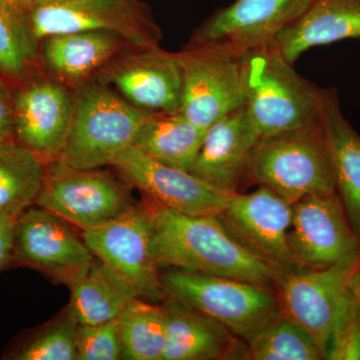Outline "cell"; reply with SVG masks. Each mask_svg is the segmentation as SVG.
<instances>
[{
  "label": "cell",
  "mask_w": 360,
  "mask_h": 360,
  "mask_svg": "<svg viewBox=\"0 0 360 360\" xmlns=\"http://www.w3.org/2000/svg\"><path fill=\"white\" fill-rule=\"evenodd\" d=\"M357 233H359V264H357L356 271H355V276H357V278L360 281V226L356 229Z\"/></svg>",
  "instance_id": "36"
},
{
  "label": "cell",
  "mask_w": 360,
  "mask_h": 360,
  "mask_svg": "<svg viewBox=\"0 0 360 360\" xmlns=\"http://www.w3.org/2000/svg\"><path fill=\"white\" fill-rule=\"evenodd\" d=\"M34 205L84 231L110 221L130 201L127 188L110 174L56 160L45 165L44 184Z\"/></svg>",
  "instance_id": "11"
},
{
  "label": "cell",
  "mask_w": 360,
  "mask_h": 360,
  "mask_svg": "<svg viewBox=\"0 0 360 360\" xmlns=\"http://www.w3.org/2000/svg\"><path fill=\"white\" fill-rule=\"evenodd\" d=\"M82 236L94 257L122 277L137 298L165 302L160 269L150 252V219L146 203L127 206L110 221L84 229Z\"/></svg>",
  "instance_id": "9"
},
{
  "label": "cell",
  "mask_w": 360,
  "mask_h": 360,
  "mask_svg": "<svg viewBox=\"0 0 360 360\" xmlns=\"http://www.w3.org/2000/svg\"><path fill=\"white\" fill-rule=\"evenodd\" d=\"M77 360L122 359L117 319L97 324H78Z\"/></svg>",
  "instance_id": "30"
},
{
  "label": "cell",
  "mask_w": 360,
  "mask_h": 360,
  "mask_svg": "<svg viewBox=\"0 0 360 360\" xmlns=\"http://www.w3.org/2000/svg\"><path fill=\"white\" fill-rule=\"evenodd\" d=\"M153 111L141 110L110 85L90 78L73 90L70 131L58 160L80 169L110 165Z\"/></svg>",
  "instance_id": "4"
},
{
  "label": "cell",
  "mask_w": 360,
  "mask_h": 360,
  "mask_svg": "<svg viewBox=\"0 0 360 360\" xmlns=\"http://www.w3.org/2000/svg\"><path fill=\"white\" fill-rule=\"evenodd\" d=\"M141 110L174 112L181 110V70L176 52L158 46L129 45L94 77Z\"/></svg>",
  "instance_id": "15"
},
{
  "label": "cell",
  "mask_w": 360,
  "mask_h": 360,
  "mask_svg": "<svg viewBox=\"0 0 360 360\" xmlns=\"http://www.w3.org/2000/svg\"><path fill=\"white\" fill-rule=\"evenodd\" d=\"M11 92L13 141L44 165L58 160L70 131L73 90L40 70Z\"/></svg>",
  "instance_id": "13"
},
{
  "label": "cell",
  "mask_w": 360,
  "mask_h": 360,
  "mask_svg": "<svg viewBox=\"0 0 360 360\" xmlns=\"http://www.w3.org/2000/svg\"><path fill=\"white\" fill-rule=\"evenodd\" d=\"M312 0H234L217 9L191 34L186 45L207 46L241 56L274 41Z\"/></svg>",
  "instance_id": "14"
},
{
  "label": "cell",
  "mask_w": 360,
  "mask_h": 360,
  "mask_svg": "<svg viewBox=\"0 0 360 360\" xmlns=\"http://www.w3.org/2000/svg\"><path fill=\"white\" fill-rule=\"evenodd\" d=\"M181 70V112L202 129L245 106L239 56L207 46L176 52Z\"/></svg>",
  "instance_id": "12"
},
{
  "label": "cell",
  "mask_w": 360,
  "mask_h": 360,
  "mask_svg": "<svg viewBox=\"0 0 360 360\" xmlns=\"http://www.w3.org/2000/svg\"><path fill=\"white\" fill-rule=\"evenodd\" d=\"M206 131L181 110L153 112L139 127L131 146L163 165L191 172Z\"/></svg>",
  "instance_id": "23"
},
{
  "label": "cell",
  "mask_w": 360,
  "mask_h": 360,
  "mask_svg": "<svg viewBox=\"0 0 360 360\" xmlns=\"http://www.w3.org/2000/svg\"><path fill=\"white\" fill-rule=\"evenodd\" d=\"M248 359L319 360L321 352L309 333L281 314L248 343Z\"/></svg>",
  "instance_id": "29"
},
{
  "label": "cell",
  "mask_w": 360,
  "mask_h": 360,
  "mask_svg": "<svg viewBox=\"0 0 360 360\" xmlns=\"http://www.w3.org/2000/svg\"><path fill=\"white\" fill-rule=\"evenodd\" d=\"M110 165L148 200L186 214H219L233 194L215 188L189 172L163 165L134 146L118 153Z\"/></svg>",
  "instance_id": "17"
},
{
  "label": "cell",
  "mask_w": 360,
  "mask_h": 360,
  "mask_svg": "<svg viewBox=\"0 0 360 360\" xmlns=\"http://www.w3.org/2000/svg\"><path fill=\"white\" fill-rule=\"evenodd\" d=\"M245 184L267 187L290 205L311 194L338 193L321 117L300 129L259 139Z\"/></svg>",
  "instance_id": "3"
},
{
  "label": "cell",
  "mask_w": 360,
  "mask_h": 360,
  "mask_svg": "<svg viewBox=\"0 0 360 360\" xmlns=\"http://www.w3.org/2000/svg\"><path fill=\"white\" fill-rule=\"evenodd\" d=\"M30 16L0 0V75L16 84L41 70Z\"/></svg>",
  "instance_id": "28"
},
{
  "label": "cell",
  "mask_w": 360,
  "mask_h": 360,
  "mask_svg": "<svg viewBox=\"0 0 360 360\" xmlns=\"http://www.w3.org/2000/svg\"><path fill=\"white\" fill-rule=\"evenodd\" d=\"M94 260L82 236L54 213L32 205L16 217L8 266L37 270L70 288Z\"/></svg>",
  "instance_id": "8"
},
{
  "label": "cell",
  "mask_w": 360,
  "mask_h": 360,
  "mask_svg": "<svg viewBox=\"0 0 360 360\" xmlns=\"http://www.w3.org/2000/svg\"><path fill=\"white\" fill-rule=\"evenodd\" d=\"M357 264L281 272L276 279L281 314L304 329L326 359L331 335L354 302L352 278Z\"/></svg>",
  "instance_id": "6"
},
{
  "label": "cell",
  "mask_w": 360,
  "mask_h": 360,
  "mask_svg": "<svg viewBox=\"0 0 360 360\" xmlns=\"http://www.w3.org/2000/svg\"><path fill=\"white\" fill-rule=\"evenodd\" d=\"M352 290L354 291L355 300H356L357 309H359V321H360V281L357 276L354 274L352 278Z\"/></svg>",
  "instance_id": "35"
},
{
  "label": "cell",
  "mask_w": 360,
  "mask_h": 360,
  "mask_svg": "<svg viewBox=\"0 0 360 360\" xmlns=\"http://www.w3.org/2000/svg\"><path fill=\"white\" fill-rule=\"evenodd\" d=\"M167 343L162 360L248 359V345L222 324L167 296Z\"/></svg>",
  "instance_id": "20"
},
{
  "label": "cell",
  "mask_w": 360,
  "mask_h": 360,
  "mask_svg": "<svg viewBox=\"0 0 360 360\" xmlns=\"http://www.w3.org/2000/svg\"><path fill=\"white\" fill-rule=\"evenodd\" d=\"M4 1L11 4L18 13L30 16L33 6V0H4Z\"/></svg>",
  "instance_id": "34"
},
{
  "label": "cell",
  "mask_w": 360,
  "mask_h": 360,
  "mask_svg": "<svg viewBox=\"0 0 360 360\" xmlns=\"http://www.w3.org/2000/svg\"><path fill=\"white\" fill-rule=\"evenodd\" d=\"M288 245L303 269H328L359 262V236L340 194H311L292 205Z\"/></svg>",
  "instance_id": "10"
},
{
  "label": "cell",
  "mask_w": 360,
  "mask_h": 360,
  "mask_svg": "<svg viewBox=\"0 0 360 360\" xmlns=\"http://www.w3.org/2000/svg\"><path fill=\"white\" fill-rule=\"evenodd\" d=\"M33 1H34V0H33Z\"/></svg>",
  "instance_id": "37"
},
{
  "label": "cell",
  "mask_w": 360,
  "mask_h": 360,
  "mask_svg": "<svg viewBox=\"0 0 360 360\" xmlns=\"http://www.w3.org/2000/svg\"><path fill=\"white\" fill-rule=\"evenodd\" d=\"M258 141L243 106L207 129L191 174L224 193H238Z\"/></svg>",
  "instance_id": "18"
},
{
  "label": "cell",
  "mask_w": 360,
  "mask_h": 360,
  "mask_svg": "<svg viewBox=\"0 0 360 360\" xmlns=\"http://www.w3.org/2000/svg\"><path fill=\"white\" fill-rule=\"evenodd\" d=\"M150 252L158 269L200 272L276 285L281 272L240 245L217 215H189L146 201Z\"/></svg>",
  "instance_id": "1"
},
{
  "label": "cell",
  "mask_w": 360,
  "mask_h": 360,
  "mask_svg": "<svg viewBox=\"0 0 360 360\" xmlns=\"http://www.w3.org/2000/svg\"><path fill=\"white\" fill-rule=\"evenodd\" d=\"M77 314L70 302L51 321L21 333L4 350L7 360H77Z\"/></svg>",
  "instance_id": "27"
},
{
  "label": "cell",
  "mask_w": 360,
  "mask_h": 360,
  "mask_svg": "<svg viewBox=\"0 0 360 360\" xmlns=\"http://www.w3.org/2000/svg\"><path fill=\"white\" fill-rule=\"evenodd\" d=\"M165 295L222 324L248 343L281 314L271 286L188 270L160 271Z\"/></svg>",
  "instance_id": "5"
},
{
  "label": "cell",
  "mask_w": 360,
  "mask_h": 360,
  "mask_svg": "<svg viewBox=\"0 0 360 360\" xmlns=\"http://www.w3.org/2000/svg\"><path fill=\"white\" fill-rule=\"evenodd\" d=\"M321 120L338 193L357 229L360 226V135L343 115L335 89H326Z\"/></svg>",
  "instance_id": "22"
},
{
  "label": "cell",
  "mask_w": 360,
  "mask_h": 360,
  "mask_svg": "<svg viewBox=\"0 0 360 360\" xmlns=\"http://www.w3.org/2000/svg\"><path fill=\"white\" fill-rule=\"evenodd\" d=\"M0 75V144L13 139V92Z\"/></svg>",
  "instance_id": "32"
},
{
  "label": "cell",
  "mask_w": 360,
  "mask_h": 360,
  "mask_svg": "<svg viewBox=\"0 0 360 360\" xmlns=\"http://www.w3.org/2000/svg\"><path fill=\"white\" fill-rule=\"evenodd\" d=\"M326 359L360 360V321L355 298L336 324Z\"/></svg>",
  "instance_id": "31"
},
{
  "label": "cell",
  "mask_w": 360,
  "mask_h": 360,
  "mask_svg": "<svg viewBox=\"0 0 360 360\" xmlns=\"http://www.w3.org/2000/svg\"><path fill=\"white\" fill-rule=\"evenodd\" d=\"M129 45L122 35L104 30L51 35L40 41V68L75 90Z\"/></svg>",
  "instance_id": "19"
},
{
  "label": "cell",
  "mask_w": 360,
  "mask_h": 360,
  "mask_svg": "<svg viewBox=\"0 0 360 360\" xmlns=\"http://www.w3.org/2000/svg\"><path fill=\"white\" fill-rule=\"evenodd\" d=\"M39 41L61 33L104 30L134 46H158L161 30L141 0H34L30 13Z\"/></svg>",
  "instance_id": "7"
},
{
  "label": "cell",
  "mask_w": 360,
  "mask_h": 360,
  "mask_svg": "<svg viewBox=\"0 0 360 360\" xmlns=\"http://www.w3.org/2000/svg\"><path fill=\"white\" fill-rule=\"evenodd\" d=\"M241 245L278 272L298 269L288 245L292 205L271 189L233 193L217 215Z\"/></svg>",
  "instance_id": "16"
},
{
  "label": "cell",
  "mask_w": 360,
  "mask_h": 360,
  "mask_svg": "<svg viewBox=\"0 0 360 360\" xmlns=\"http://www.w3.org/2000/svg\"><path fill=\"white\" fill-rule=\"evenodd\" d=\"M45 165L14 141L0 144V213L18 217L34 205L44 184Z\"/></svg>",
  "instance_id": "25"
},
{
  "label": "cell",
  "mask_w": 360,
  "mask_h": 360,
  "mask_svg": "<svg viewBox=\"0 0 360 360\" xmlns=\"http://www.w3.org/2000/svg\"><path fill=\"white\" fill-rule=\"evenodd\" d=\"M70 303L79 324H97L118 319L134 298V290L110 267L96 259L70 286Z\"/></svg>",
  "instance_id": "24"
},
{
  "label": "cell",
  "mask_w": 360,
  "mask_h": 360,
  "mask_svg": "<svg viewBox=\"0 0 360 360\" xmlns=\"http://www.w3.org/2000/svg\"><path fill=\"white\" fill-rule=\"evenodd\" d=\"M350 39H360V0H312L309 8L272 42L295 65L312 47Z\"/></svg>",
  "instance_id": "21"
},
{
  "label": "cell",
  "mask_w": 360,
  "mask_h": 360,
  "mask_svg": "<svg viewBox=\"0 0 360 360\" xmlns=\"http://www.w3.org/2000/svg\"><path fill=\"white\" fill-rule=\"evenodd\" d=\"M16 217L7 213H0V270L9 265Z\"/></svg>",
  "instance_id": "33"
},
{
  "label": "cell",
  "mask_w": 360,
  "mask_h": 360,
  "mask_svg": "<svg viewBox=\"0 0 360 360\" xmlns=\"http://www.w3.org/2000/svg\"><path fill=\"white\" fill-rule=\"evenodd\" d=\"M122 359L162 360L167 316L162 303L134 298L118 316Z\"/></svg>",
  "instance_id": "26"
},
{
  "label": "cell",
  "mask_w": 360,
  "mask_h": 360,
  "mask_svg": "<svg viewBox=\"0 0 360 360\" xmlns=\"http://www.w3.org/2000/svg\"><path fill=\"white\" fill-rule=\"evenodd\" d=\"M239 58L246 115L258 139L319 120L326 89L296 72L274 42L245 52Z\"/></svg>",
  "instance_id": "2"
}]
</instances>
